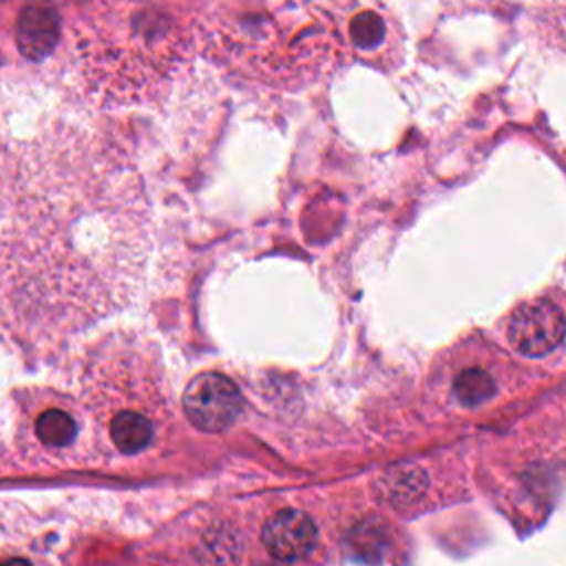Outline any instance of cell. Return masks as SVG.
I'll use <instances>...</instances> for the list:
<instances>
[{
    "instance_id": "5b68a950",
    "label": "cell",
    "mask_w": 566,
    "mask_h": 566,
    "mask_svg": "<svg viewBox=\"0 0 566 566\" xmlns=\"http://www.w3.org/2000/svg\"><path fill=\"white\" fill-rule=\"evenodd\" d=\"M57 38V15L49 7H27L20 15L18 44L31 60H42L51 53Z\"/></svg>"
},
{
    "instance_id": "30bf717a",
    "label": "cell",
    "mask_w": 566,
    "mask_h": 566,
    "mask_svg": "<svg viewBox=\"0 0 566 566\" xmlns=\"http://www.w3.org/2000/svg\"><path fill=\"white\" fill-rule=\"evenodd\" d=\"M4 566H31L27 559H9Z\"/></svg>"
},
{
    "instance_id": "ba28073f",
    "label": "cell",
    "mask_w": 566,
    "mask_h": 566,
    "mask_svg": "<svg viewBox=\"0 0 566 566\" xmlns=\"http://www.w3.org/2000/svg\"><path fill=\"white\" fill-rule=\"evenodd\" d=\"M35 433L46 447H66L75 438V422L62 409H49L35 420Z\"/></svg>"
},
{
    "instance_id": "277c9868",
    "label": "cell",
    "mask_w": 566,
    "mask_h": 566,
    "mask_svg": "<svg viewBox=\"0 0 566 566\" xmlns=\"http://www.w3.org/2000/svg\"><path fill=\"white\" fill-rule=\"evenodd\" d=\"M261 539L272 557L281 562H298L314 551L318 531L310 515L296 509H283L265 522Z\"/></svg>"
},
{
    "instance_id": "7a4b0ae2",
    "label": "cell",
    "mask_w": 566,
    "mask_h": 566,
    "mask_svg": "<svg viewBox=\"0 0 566 566\" xmlns=\"http://www.w3.org/2000/svg\"><path fill=\"white\" fill-rule=\"evenodd\" d=\"M241 407L243 398L239 387L217 371L195 376L184 391V411L188 420L206 433L228 429L241 413Z\"/></svg>"
},
{
    "instance_id": "6da1fadb",
    "label": "cell",
    "mask_w": 566,
    "mask_h": 566,
    "mask_svg": "<svg viewBox=\"0 0 566 566\" xmlns=\"http://www.w3.org/2000/svg\"><path fill=\"white\" fill-rule=\"evenodd\" d=\"M150 254V210L135 161L66 122L7 153L2 292L29 332L82 329L130 301Z\"/></svg>"
},
{
    "instance_id": "3957f363",
    "label": "cell",
    "mask_w": 566,
    "mask_h": 566,
    "mask_svg": "<svg viewBox=\"0 0 566 566\" xmlns=\"http://www.w3.org/2000/svg\"><path fill=\"white\" fill-rule=\"evenodd\" d=\"M566 334V318L551 301H531L515 310L509 321L511 345L531 358L551 354Z\"/></svg>"
},
{
    "instance_id": "9c48e42d",
    "label": "cell",
    "mask_w": 566,
    "mask_h": 566,
    "mask_svg": "<svg viewBox=\"0 0 566 566\" xmlns=\"http://www.w3.org/2000/svg\"><path fill=\"white\" fill-rule=\"evenodd\" d=\"M385 20L376 11H360L352 22V42L367 51L385 40Z\"/></svg>"
},
{
    "instance_id": "52a82bcc",
    "label": "cell",
    "mask_w": 566,
    "mask_h": 566,
    "mask_svg": "<svg viewBox=\"0 0 566 566\" xmlns=\"http://www.w3.org/2000/svg\"><path fill=\"white\" fill-rule=\"evenodd\" d=\"M453 391H455V398L462 405L478 407V405L486 402L495 394V382H493V378L484 369L471 367V369H464V371H460L455 376Z\"/></svg>"
},
{
    "instance_id": "8992f818",
    "label": "cell",
    "mask_w": 566,
    "mask_h": 566,
    "mask_svg": "<svg viewBox=\"0 0 566 566\" xmlns=\"http://www.w3.org/2000/svg\"><path fill=\"white\" fill-rule=\"evenodd\" d=\"M111 438L122 453H139L153 438V424L137 411H122L111 420Z\"/></svg>"
}]
</instances>
